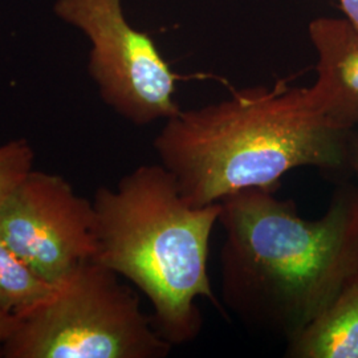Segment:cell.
Returning <instances> with one entry per match:
<instances>
[{
	"instance_id": "6da1fadb",
	"label": "cell",
	"mask_w": 358,
	"mask_h": 358,
	"mask_svg": "<svg viewBox=\"0 0 358 358\" xmlns=\"http://www.w3.org/2000/svg\"><path fill=\"white\" fill-rule=\"evenodd\" d=\"M276 190L220 201L222 301L244 324L292 340L358 276V194L344 186L308 220Z\"/></svg>"
},
{
	"instance_id": "7a4b0ae2",
	"label": "cell",
	"mask_w": 358,
	"mask_h": 358,
	"mask_svg": "<svg viewBox=\"0 0 358 358\" xmlns=\"http://www.w3.org/2000/svg\"><path fill=\"white\" fill-rule=\"evenodd\" d=\"M154 149L182 196L208 206L245 189L278 190L280 179L299 167L346 171L352 136L322 115L310 88L279 80L180 109L165 121Z\"/></svg>"
},
{
	"instance_id": "3957f363",
	"label": "cell",
	"mask_w": 358,
	"mask_h": 358,
	"mask_svg": "<svg viewBox=\"0 0 358 358\" xmlns=\"http://www.w3.org/2000/svg\"><path fill=\"white\" fill-rule=\"evenodd\" d=\"M97 250L92 259L137 287L154 325L171 345L192 343L203 319L196 300L219 307L208 275L210 239L220 202L192 206L171 173L141 165L93 198Z\"/></svg>"
},
{
	"instance_id": "277c9868",
	"label": "cell",
	"mask_w": 358,
	"mask_h": 358,
	"mask_svg": "<svg viewBox=\"0 0 358 358\" xmlns=\"http://www.w3.org/2000/svg\"><path fill=\"white\" fill-rule=\"evenodd\" d=\"M159 334L137 294L103 264L88 260L44 301L17 316L1 345L6 358H165Z\"/></svg>"
},
{
	"instance_id": "5b68a950",
	"label": "cell",
	"mask_w": 358,
	"mask_h": 358,
	"mask_svg": "<svg viewBox=\"0 0 358 358\" xmlns=\"http://www.w3.org/2000/svg\"><path fill=\"white\" fill-rule=\"evenodd\" d=\"M53 13L90 40V77L117 115L143 127L178 113V77L153 38L130 26L122 0H55Z\"/></svg>"
},
{
	"instance_id": "8992f818",
	"label": "cell",
	"mask_w": 358,
	"mask_h": 358,
	"mask_svg": "<svg viewBox=\"0 0 358 358\" xmlns=\"http://www.w3.org/2000/svg\"><path fill=\"white\" fill-rule=\"evenodd\" d=\"M0 234L55 285L97 250L93 202L62 176L45 171H29L1 201Z\"/></svg>"
},
{
	"instance_id": "52a82bcc",
	"label": "cell",
	"mask_w": 358,
	"mask_h": 358,
	"mask_svg": "<svg viewBox=\"0 0 358 358\" xmlns=\"http://www.w3.org/2000/svg\"><path fill=\"white\" fill-rule=\"evenodd\" d=\"M317 53L312 94L337 128L358 125V28L348 19L317 17L308 27Z\"/></svg>"
},
{
	"instance_id": "ba28073f",
	"label": "cell",
	"mask_w": 358,
	"mask_h": 358,
	"mask_svg": "<svg viewBox=\"0 0 358 358\" xmlns=\"http://www.w3.org/2000/svg\"><path fill=\"white\" fill-rule=\"evenodd\" d=\"M285 357L358 358V276L288 341Z\"/></svg>"
},
{
	"instance_id": "9c48e42d",
	"label": "cell",
	"mask_w": 358,
	"mask_h": 358,
	"mask_svg": "<svg viewBox=\"0 0 358 358\" xmlns=\"http://www.w3.org/2000/svg\"><path fill=\"white\" fill-rule=\"evenodd\" d=\"M55 288L0 234V310L22 316L44 301Z\"/></svg>"
},
{
	"instance_id": "30bf717a",
	"label": "cell",
	"mask_w": 358,
	"mask_h": 358,
	"mask_svg": "<svg viewBox=\"0 0 358 358\" xmlns=\"http://www.w3.org/2000/svg\"><path fill=\"white\" fill-rule=\"evenodd\" d=\"M35 152L24 138L0 145V203L34 169Z\"/></svg>"
},
{
	"instance_id": "8fae6325",
	"label": "cell",
	"mask_w": 358,
	"mask_h": 358,
	"mask_svg": "<svg viewBox=\"0 0 358 358\" xmlns=\"http://www.w3.org/2000/svg\"><path fill=\"white\" fill-rule=\"evenodd\" d=\"M17 324V317L0 310V346L3 345L8 337L13 334Z\"/></svg>"
},
{
	"instance_id": "7c38bea8",
	"label": "cell",
	"mask_w": 358,
	"mask_h": 358,
	"mask_svg": "<svg viewBox=\"0 0 358 358\" xmlns=\"http://www.w3.org/2000/svg\"><path fill=\"white\" fill-rule=\"evenodd\" d=\"M346 19L358 28V0H338Z\"/></svg>"
},
{
	"instance_id": "4fadbf2b",
	"label": "cell",
	"mask_w": 358,
	"mask_h": 358,
	"mask_svg": "<svg viewBox=\"0 0 358 358\" xmlns=\"http://www.w3.org/2000/svg\"><path fill=\"white\" fill-rule=\"evenodd\" d=\"M350 170L353 171V174L356 176L358 182V138L357 140H352V150H350ZM358 194V183L357 186Z\"/></svg>"
}]
</instances>
